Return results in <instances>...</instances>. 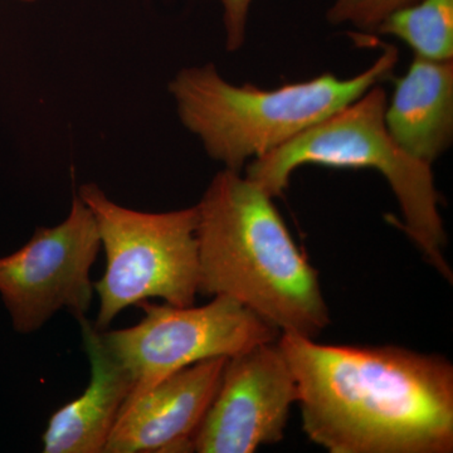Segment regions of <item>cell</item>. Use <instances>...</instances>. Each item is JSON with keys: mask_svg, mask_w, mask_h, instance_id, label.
Segmentation results:
<instances>
[{"mask_svg": "<svg viewBox=\"0 0 453 453\" xmlns=\"http://www.w3.org/2000/svg\"><path fill=\"white\" fill-rule=\"evenodd\" d=\"M303 429L330 453H451L453 365L399 347H342L281 333Z\"/></svg>", "mask_w": 453, "mask_h": 453, "instance_id": "cell-1", "label": "cell"}, {"mask_svg": "<svg viewBox=\"0 0 453 453\" xmlns=\"http://www.w3.org/2000/svg\"><path fill=\"white\" fill-rule=\"evenodd\" d=\"M273 196L225 169L196 204L199 292L240 301L280 333L315 339L330 324L319 275Z\"/></svg>", "mask_w": 453, "mask_h": 453, "instance_id": "cell-2", "label": "cell"}, {"mask_svg": "<svg viewBox=\"0 0 453 453\" xmlns=\"http://www.w3.org/2000/svg\"><path fill=\"white\" fill-rule=\"evenodd\" d=\"M398 59L395 47L383 44L374 64L350 79L325 73L273 89L232 85L208 64L175 74L169 92L181 124L201 140L211 159L241 172L247 160L285 145L388 80Z\"/></svg>", "mask_w": 453, "mask_h": 453, "instance_id": "cell-3", "label": "cell"}, {"mask_svg": "<svg viewBox=\"0 0 453 453\" xmlns=\"http://www.w3.org/2000/svg\"><path fill=\"white\" fill-rule=\"evenodd\" d=\"M387 95L377 85L338 112L303 131L246 168V177L268 196H281L303 165L374 169L388 181L403 214L408 237L432 266L452 281L445 258V226L431 165L402 150L384 122Z\"/></svg>", "mask_w": 453, "mask_h": 453, "instance_id": "cell-4", "label": "cell"}, {"mask_svg": "<svg viewBox=\"0 0 453 453\" xmlns=\"http://www.w3.org/2000/svg\"><path fill=\"white\" fill-rule=\"evenodd\" d=\"M80 198L96 220L106 271L95 290L100 310L95 327L107 329L122 310L160 297L192 306L199 292L196 207L146 213L121 207L96 186L83 184Z\"/></svg>", "mask_w": 453, "mask_h": 453, "instance_id": "cell-5", "label": "cell"}, {"mask_svg": "<svg viewBox=\"0 0 453 453\" xmlns=\"http://www.w3.org/2000/svg\"><path fill=\"white\" fill-rule=\"evenodd\" d=\"M144 318L127 329L100 332L106 348L127 372L130 399L203 360L234 357L281 333L240 301L214 296L201 308L139 303ZM125 404V403H124Z\"/></svg>", "mask_w": 453, "mask_h": 453, "instance_id": "cell-6", "label": "cell"}, {"mask_svg": "<svg viewBox=\"0 0 453 453\" xmlns=\"http://www.w3.org/2000/svg\"><path fill=\"white\" fill-rule=\"evenodd\" d=\"M100 244L94 214L74 192L64 222L40 226L25 246L0 257V297L16 332H35L62 309L79 321L86 318Z\"/></svg>", "mask_w": 453, "mask_h": 453, "instance_id": "cell-7", "label": "cell"}, {"mask_svg": "<svg viewBox=\"0 0 453 453\" xmlns=\"http://www.w3.org/2000/svg\"><path fill=\"white\" fill-rule=\"evenodd\" d=\"M299 390L276 342L226 360L222 380L192 437V452L252 453L285 437Z\"/></svg>", "mask_w": 453, "mask_h": 453, "instance_id": "cell-8", "label": "cell"}, {"mask_svg": "<svg viewBox=\"0 0 453 453\" xmlns=\"http://www.w3.org/2000/svg\"><path fill=\"white\" fill-rule=\"evenodd\" d=\"M226 360L187 366L125 402L104 452H192L193 434L219 389Z\"/></svg>", "mask_w": 453, "mask_h": 453, "instance_id": "cell-9", "label": "cell"}, {"mask_svg": "<svg viewBox=\"0 0 453 453\" xmlns=\"http://www.w3.org/2000/svg\"><path fill=\"white\" fill-rule=\"evenodd\" d=\"M80 324L91 363V380L82 395L50 417L43 434L46 453L105 451L122 405L133 390L129 372L110 353L100 330L86 318Z\"/></svg>", "mask_w": 453, "mask_h": 453, "instance_id": "cell-10", "label": "cell"}, {"mask_svg": "<svg viewBox=\"0 0 453 453\" xmlns=\"http://www.w3.org/2000/svg\"><path fill=\"white\" fill-rule=\"evenodd\" d=\"M384 122L395 144L432 165L452 144L453 61L416 56L395 80Z\"/></svg>", "mask_w": 453, "mask_h": 453, "instance_id": "cell-11", "label": "cell"}, {"mask_svg": "<svg viewBox=\"0 0 453 453\" xmlns=\"http://www.w3.org/2000/svg\"><path fill=\"white\" fill-rule=\"evenodd\" d=\"M405 42L422 58H453V0H417L389 14L377 29Z\"/></svg>", "mask_w": 453, "mask_h": 453, "instance_id": "cell-12", "label": "cell"}, {"mask_svg": "<svg viewBox=\"0 0 453 453\" xmlns=\"http://www.w3.org/2000/svg\"><path fill=\"white\" fill-rule=\"evenodd\" d=\"M417 0H335L327 9L330 25H351L360 33L377 32L383 20L393 12Z\"/></svg>", "mask_w": 453, "mask_h": 453, "instance_id": "cell-13", "label": "cell"}, {"mask_svg": "<svg viewBox=\"0 0 453 453\" xmlns=\"http://www.w3.org/2000/svg\"><path fill=\"white\" fill-rule=\"evenodd\" d=\"M252 2L253 0H220L226 31V49L229 52L240 50L246 42Z\"/></svg>", "mask_w": 453, "mask_h": 453, "instance_id": "cell-14", "label": "cell"}, {"mask_svg": "<svg viewBox=\"0 0 453 453\" xmlns=\"http://www.w3.org/2000/svg\"><path fill=\"white\" fill-rule=\"evenodd\" d=\"M18 2H22V3H35V0H18Z\"/></svg>", "mask_w": 453, "mask_h": 453, "instance_id": "cell-15", "label": "cell"}]
</instances>
